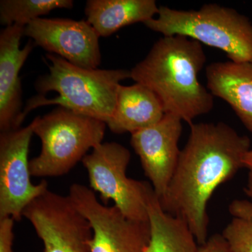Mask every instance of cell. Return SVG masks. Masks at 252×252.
Masks as SVG:
<instances>
[{"mask_svg":"<svg viewBox=\"0 0 252 252\" xmlns=\"http://www.w3.org/2000/svg\"><path fill=\"white\" fill-rule=\"evenodd\" d=\"M41 152L30 160L32 177H56L68 173L91 149L102 143L107 124L59 107L32 121Z\"/></svg>","mask_w":252,"mask_h":252,"instance_id":"5","label":"cell"},{"mask_svg":"<svg viewBox=\"0 0 252 252\" xmlns=\"http://www.w3.org/2000/svg\"><path fill=\"white\" fill-rule=\"evenodd\" d=\"M197 252H232L228 243L221 234H214L206 242L198 245Z\"/></svg>","mask_w":252,"mask_h":252,"instance_id":"21","label":"cell"},{"mask_svg":"<svg viewBox=\"0 0 252 252\" xmlns=\"http://www.w3.org/2000/svg\"><path fill=\"white\" fill-rule=\"evenodd\" d=\"M245 168L248 169V178L247 182L246 187H245V194L247 196L250 198V201L252 202V149H250V152L247 154L245 158Z\"/></svg>","mask_w":252,"mask_h":252,"instance_id":"22","label":"cell"},{"mask_svg":"<svg viewBox=\"0 0 252 252\" xmlns=\"http://www.w3.org/2000/svg\"><path fill=\"white\" fill-rule=\"evenodd\" d=\"M72 0H1L0 21L5 27L26 26L30 22L58 9H71Z\"/></svg>","mask_w":252,"mask_h":252,"instance_id":"17","label":"cell"},{"mask_svg":"<svg viewBox=\"0 0 252 252\" xmlns=\"http://www.w3.org/2000/svg\"><path fill=\"white\" fill-rule=\"evenodd\" d=\"M182 123L180 118L165 114L155 125L131 135V146L159 198L166 191L180 158Z\"/></svg>","mask_w":252,"mask_h":252,"instance_id":"11","label":"cell"},{"mask_svg":"<svg viewBox=\"0 0 252 252\" xmlns=\"http://www.w3.org/2000/svg\"><path fill=\"white\" fill-rule=\"evenodd\" d=\"M165 114L160 99L147 86L139 83L131 86L121 84L115 109L107 126L114 133L130 132L132 135L155 125Z\"/></svg>","mask_w":252,"mask_h":252,"instance_id":"14","label":"cell"},{"mask_svg":"<svg viewBox=\"0 0 252 252\" xmlns=\"http://www.w3.org/2000/svg\"><path fill=\"white\" fill-rule=\"evenodd\" d=\"M14 223L15 220L11 217L0 219V252H14Z\"/></svg>","mask_w":252,"mask_h":252,"instance_id":"19","label":"cell"},{"mask_svg":"<svg viewBox=\"0 0 252 252\" xmlns=\"http://www.w3.org/2000/svg\"><path fill=\"white\" fill-rule=\"evenodd\" d=\"M207 58L198 41L182 35L162 36L130 70V79L157 94L165 114L189 125L208 114L214 96L198 80Z\"/></svg>","mask_w":252,"mask_h":252,"instance_id":"2","label":"cell"},{"mask_svg":"<svg viewBox=\"0 0 252 252\" xmlns=\"http://www.w3.org/2000/svg\"><path fill=\"white\" fill-rule=\"evenodd\" d=\"M68 196L90 223L91 252H146L151 238L149 220L127 218L114 205L101 203L92 189L80 184L71 186Z\"/></svg>","mask_w":252,"mask_h":252,"instance_id":"7","label":"cell"},{"mask_svg":"<svg viewBox=\"0 0 252 252\" xmlns=\"http://www.w3.org/2000/svg\"><path fill=\"white\" fill-rule=\"evenodd\" d=\"M46 59L49 73L36 81L39 94L28 100L23 120L33 109L56 104L107 124L115 109L121 81L130 79V70L84 69L51 54Z\"/></svg>","mask_w":252,"mask_h":252,"instance_id":"3","label":"cell"},{"mask_svg":"<svg viewBox=\"0 0 252 252\" xmlns=\"http://www.w3.org/2000/svg\"><path fill=\"white\" fill-rule=\"evenodd\" d=\"M24 36L78 67L94 69L100 64L99 36L87 21L39 18L28 23Z\"/></svg>","mask_w":252,"mask_h":252,"instance_id":"10","label":"cell"},{"mask_svg":"<svg viewBox=\"0 0 252 252\" xmlns=\"http://www.w3.org/2000/svg\"><path fill=\"white\" fill-rule=\"evenodd\" d=\"M205 73L207 89L229 104L252 133V63H213Z\"/></svg>","mask_w":252,"mask_h":252,"instance_id":"13","label":"cell"},{"mask_svg":"<svg viewBox=\"0 0 252 252\" xmlns=\"http://www.w3.org/2000/svg\"><path fill=\"white\" fill-rule=\"evenodd\" d=\"M44 252H91L93 230L89 220L64 196L48 190L23 212Z\"/></svg>","mask_w":252,"mask_h":252,"instance_id":"8","label":"cell"},{"mask_svg":"<svg viewBox=\"0 0 252 252\" xmlns=\"http://www.w3.org/2000/svg\"><path fill=\"white\" fill-rule=\"evenodd\" d=\"M26 26H6L0 33V130H16L23 122L22 88L19 73L35 44L21 49Z\"/></svg>","mask_w":252,"mask_h":252,"instance_id":"12","label":"cell"},{"mask_svg":"<svg viewBox=\"0 0 252 252\" xmlns=\"http://www.w3.org/2000/svg\"><path fill=\"white\" fill-rule=\"evenodd\" d=\"M155 0H88L86 21L99 37H107L121 28L142 23L158 14Z\"/></svg>","mask_w":252,"mask_h":252,"instance_id":"15","label":"cell"},{"mask_svg":"<svg viewBox=\"0 0 252 252\" xmlns=\"http://www.w3.org/2000/svg\"><path fill=\"white\" fill-rule=\"evenodd\" d=\"M144 24L162 36H185L221 50L232 62L252 63V23L232 8L206 4L185 11L161 6L157 17Z\"/></svg>","mask_w":252,"mask_h":252,"instance_id":"4","label":"cell"},{"mask_svg":"<svg viewBox=\"0 0 252 252\" xmlns=\"http://www.w3.org/2000/svg\"><path fill=\"white\" fill-rule=\"evenodd\" d=\"M34 134L32 122L0 133V219L19 221L26 207L49 190L46 180L37 185L31 181L28 154Z\"/></svg>","mask_w":252,"mask_h":252,"instance_id":"9","label":"cell"},{"mask_svg":"<svg viewBox=\"0 0 252 252\" xmlns=\"http://www.w3.org/2000/svg\"><path fill=\"white\" fill-rule=\"evenodd\" d=\"M151 238L146 252H197L198 244L185 220L164 211L154 190L147 200Z\"/></svg>","mask_w":252,"mask_h":252,"instance_id":"16","label":"cell"},{"mask_svg":"<svg viewBox=\"0 0 252 252\" xmlns=\"http://www.w3.org/2000/svg\"><path fill=\"white\" fill-rule=\"evenodd\" d=\"M130 152L118 142L101 143L82 160L91 189L100 194L104 203L112 200L126 217L148 221L147 200L153 187L148 182L126 175Z\"/></svg>","mask_w":252,"mask_h":252,"instance_id":"6","label":"cell"},{"mask_svg":"<svg viewBox=\"0 0 252 252\" xmlns=\"http://www.w3.org/2000/svg\"><path fill=\"white\" fill-rule=\"evenodd\" d=\"M232 252H252V223L233 217L221 233Z\"/></svg>","mask_w":252,"mask_h":252,"instance_id":"18","label":"cell"},{"mask_svg":"<svg viewBox=\"0 0 252 252\" xmlns=\"http://www.w3.org/2000/svg\"><path fill=\"white\" fill-rule=\"evenodd\" d=\"M233 217L241 218L252 223V202L250 200H234L228 207Z\"/></svg>","mask_w":252,"mask_h":252,"instance_id":"20","label":"cell"},{"mask_svg":"<svg viewBox=\"0 0 252 252\" xmlns=\"http://www.w3.org/2000/svg\"><path fill=\"white\" fill-rule=\"evenodd\" d=\"M250 149L248 136L225 123L190 125L188 140L159 200L164 211L185 220L198 245L208 239L209 200L220 185L245 167Z\"/></svg>","mask_w":252,"mask_h":252,"instance_id":"1","label":"cell"}]
</instances>
